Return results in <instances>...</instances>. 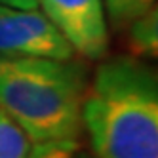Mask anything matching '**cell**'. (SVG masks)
<instances>
[{
    "instance_id": "6da1fadb",
    "label": "cell",
    "mask_w": 158,
    "mask_h": 158,
    "mask_svg": "<svg viewBox=\"0 0 158 158\" xmlns=\"http://www.w3.org/2000/svg\"><path fill=\"white\" fill-rule=\"evenodd\" d=\"M95 158H158V82L133 55L103 61L80 109Z\"/></svg>"
},
{
    "instance_id": "7a4b0ae2",
    "label": "cell",
    "mask_w": 158,
    "mask_h": 158,
    "mask_svg": "<svg viewBox=\"0 0 158 158\" xmlns=\"http://www.w3.org/2000/svg\"><path fill=\"white\" fill-rule=\"evenodd\" d=\"M86 69L73 59L0 57V109L31 141H76Z\"/></svg>"
},
{
    "instance_id": "3957f363",
    "label": "cell",
    "mask_w": 158,
    "mask_h": 158,
    "mask_svg": "<svg viewBox=\"0 0 158 158\" xmlns=\"http://www.w3.org/2000/svg\"><path fill=\"white\" fill-rule=\"evenodd\" d=\"M73 48L38 10L0 4V57L73 59Z\"/></svg>"
},
{
    "instance_id": "277c9868",
    "label": "cell",
    "mask_w": 158,
    "mask_h": 158,
    "mask_svg": "<svg viewBox=\"0 0 158 158\" xmlns=\"http://www.w3.org/2000/svg\"><path fill=\"white\" fill-rule=\"evenodd\" d=\"M40 8L74 53L86 59H101L107 53L109 27L103 0H40Z\"/></svg>"
},
{
    "instance_id": "5b68a950",
    "label": "cell",
    "mask_w": 158,
    "mask_h": 158,
    "mask_svg": "<svg viewBox=\"0 0 158 158\" xmlns=\"http://www.w3.org/2000/svg\"><path fill=\"white\" fill-rule=\"evenodd\" d=\"M126 44L133 57L154 59L158 53V14L156 6L126 25Z\"/></svg>"
},
{
    "instance_id": "8992f818",
    "label": "cell",
    "mask_w": 158,
    "mask_h": 158,
    "mask_svg": "<svg viewBox=\"0 0 158 158\" xmlns=\"http://www.w3.org/2000/svg\"><path fill=\"white\" fill-rule=\"evenodd\" d=\"M31 149L29 135L0 109V158H27Z\"/></svg>"
},
{
    "instance_id": "52a82bcc",
    "label": "cell",
    "mask_w": 158,
    "mask_h": 158,
    "mask_svg": "<svg viewBox=\"0 0 158 158\" xmlns=\"http://www.w3.org/2000/svg\"><path fill=\"white\" fill-rule=\"evenodd\" d=\"M103 2L112 27L120 31L135 17L149 12L156 0H103Z\"/></svg>"
},
{
    "instance_id": "ba28073f",
    "label": "cell",
    "mask_w": 158,
    "mask_h": 158,
    "mask_svg": "<svg viewBox=\"0 0 158 158\" xmlns=\"http://www.w3.org/2000/svg\"><path fill=\"white\" fill-rule=\"evenodd\" d=\"M78 151L76 141H48L36 143L27 158H73Z\"/></svg>"
},
{
    "instance_id": "9c48e42d",
    "label": "cell",
    "mask_w": 158,
    "mask_h": 158,
    "mask_svg": "<svg viewBox=\"0 0 158 158\" xmlns=\"http://www.w3.org/2000/svg\"><path fill=\"white\" fill-rule=\"evenodd\" d=\"M2 6L19 8V10H38L40 0H0Z\"/></svg>"
},
{
    "instance_id": "30bf717a",
    "label": "cell",
    "mask_w": 158,
    "mask_h": 158,
    "mask_svg": "<svg viewBox=\"0 0 158 158\" xmlns=\"http://www.w3.org/2000/svg\"><path fill=\"white\" fill-rule=\"evenodd\" d=\"M73 158H95V156H89V154H84V152H78V151H76Z\"/></svg>"
}]
</instances>
